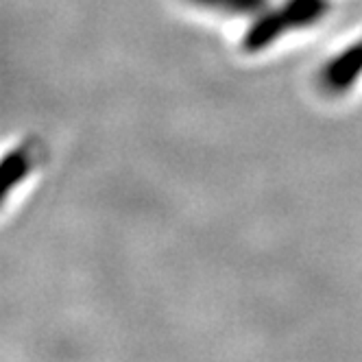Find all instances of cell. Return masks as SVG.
I'll return each instance as SVG.
<instances>
[{
    "label": "cell",
    "mask_w": 362,
    "mask_h": 362,
    "mask_svg": "<svg viewBox=\"0 0 362 362\" xmlns=\"http://www.w3.org/2000/svg\"><path fill=\"white\" fill-rule=\"evenodd\" d=\"M329 0H284L281 5L260 11L243 37L245 53H262L291 31L308 29L327 18Z\"/></svg>",
    "instance_id": "obj_1"
},
{
    "label": "cell",
    "mask_w": 362,
    "mask_h": 362,
    "mask_svg": "<svg viewBox=\"0 0 362 362\" xmlns=\"http://www.w3.org/2000/svg\"><path fill=\"white\" fill-rule=\"evenodd\" d=\"M362 76V37L327 59L319 72V88L329 96L349 92Z\"/></svg>",
    "instance_id": "obj_2"
},
{
    "label": "cell",
    "mask_w": 362,
    "mask_h": 362,
    "mask_svg": "<svg viewBox=\"0 0 362 362\" xmlns=\"http://www.w3.org/2000/svg\"><path fill=\"white\" fill-rule=\"evenodd\" d=\"M31 173V158L27 155V151L24 148H13L5 155L3 160V197H7L16 184H20V181L27 177Z\"/></svg>",
    "instance_id": "obj_3"
},
{
    "label": "cell",
    "mask_w": 362,
    "mask_h": 362,
    "mask_svg": "<svg viewBox=\"0 0 362 362\" xmlns=\"http://www.w3.org/2000/svg\"><path fill=\"white\" fill-rule=\"evenodd\" d=\"M192 3L225 13H260L267 0H192Z\"/></svg>",
    "instance_id": "obj_4"
}]
</instances>
